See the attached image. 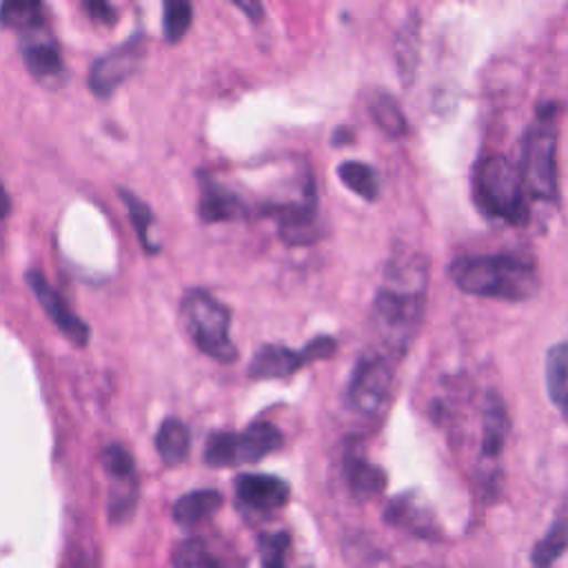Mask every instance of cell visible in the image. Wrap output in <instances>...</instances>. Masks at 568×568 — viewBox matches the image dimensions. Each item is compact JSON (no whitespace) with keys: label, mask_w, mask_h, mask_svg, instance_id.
<instances>
[{"label":"cell","mask_w":568,"mask_h":568,"mask_svg":"<svg viewBox=\"0 0 568 568\" xmlns=\"http://www.w3.org/2000/svg\"><path fill=\"white\" fill-rule=\"evenodd\" d=\"M173 568H226V564L209 548L204 539L191 537L175 546Z\"/></svg>","instance_id":"obj_23"},{"label":"cell","mask_w":568,"mask_h":568,"mask_svg":"<svg viewBox=\"0 0 568 568\" xmlns=\"http://www.w3.org/2000/svg\"><path fill=\"white\" fill-rule=\"evenodd\" d=\"M102 462L106 473L124 484H135V466L131 453L120 444H109L102 453Z\"/></svg>","instance_id":"obj_27"},{"label":"cell","mask_w":568,"mask_h":568,"mask_svg":"<svg viewBox=\"0 0 568 568\" xmlns=\"http://www.w3.org/2000/svg\"><path fill=\"white\" fill-rule=\"evenodd\" d=\"M384 519L390 526H397L419 537H435L437 530L430 508L415 493L393 497L384 510Z\"/></svg>","instance_id":"obj_12"},{"label":"cell","mask_w":568,"mask_h":568,"mask_svg":"<svg viewBox=\"0 0 568 568\" xmlns=\"http://www.w3.org/2000/svg\"><path fill=\"white\" fill-rule=\"evenodd\" d=\"M448 273L457 288L479 297L524 302L539 293L537 266L519 253H473L450 262Z\"/></svg>","instance_id":"obj_2"},{"label":"cell","mask_w":568,"mask_h":568,"mask_svg":"<svg viewBox=\"0 0 568 568\" xmlns=\"http://www.w3.org/2000/svg\"><path fill=\"white\" fill-rule=\"evenodd\" d=\"M473 200L481 215L521 226L528 222L526 191L519 169L504 155H484L473 169Z\"/></svg>","instance_id":"obj_4"},{"label":"cell","mask_w":568,"mask_h":568,"mask_svg":"<svg viewBox=\"0 0 568 568\" xmlns=\"http://www.w3.org/2000/svg\"><path fill=\"white\" fill-rule=\"evenodd\" d=\"M335 348H337V342L331 335H317L313 342H308L297 351L284 344H264L262 348L255 351L248 364V377L253 379L288 377L315 359L331 357Z\"/></svg>","instance_id":"obj_8"},{"label":"cell","mask_w":568,"mask_h":568,"mask_svg":"<svg viewBox=\"0 0 568 568\" xmlns=\"http://www.w3.org/2000/svg\"><path fill=\"white\" fill-rule=\"evenodd\" d=\"M291 546L288 532H266L260 537V557H262V568H286V552Z\"/></svg>","instance_id":"obj_28"},{"label":"cell","mask_w":568,"mask_h":568,"mask_svg":"<svg viewBox=\"0 0 568 568\" xmlns=\"http://www.w3.org/2000/svg\"><path fill=\"white\" fill-rule=\"evenodd\" d=\"M42 29H36V33L29 31L24 36L22 58H24V62H27V67L33 75L49 78V75L60 73L62 58H60V49H58L55 40L49 33H44Z\"/></svg>","instance_id":"obj_13"},{"label":"cell","mask_w":568,"mask_h":568,"mask_svg":"<svg viewBox=\"0 0 568 568\" xmlns=\"http://www.w3.org/2000/svg\"><path fill=\"white\" fill-rule=\"evenodd\" d=\"M7 211H9V195H7L4 186L0 184V220L7 215Z\"/></svg>","instance_id":"obj_32"},{"label":"cell","mask_w":568,"mask_h":568,"mask_svg":"<svg viewBox=\"0 0 568 568\" xmlns=\"http://www.w3.org/2000/svg\"><path fill=\"white\" fill-rule=\"evenodd\" d=\"M246 204L242 202V197L237 193H233L231 189L213 182V180H204L202 186V200H200V215L206 222H220V220H237L242 215H246Z\"/></svg>","instance_id":"obj_14"},{"label":"cell","mask_w":568,"mask_h":568,"mask_svg":"<svg viewBox=\"0 0 568 568\" xmlns=\"http://www.w3.org/2000/svg\"><path fill=\"white\" fill-rule=\"evenodd\" d=\"M237 7L244 9V11H248L253 20H260V16H262V4H257V2H253V4H248V2H237Z\"/></svg>","instance_id":"obj_31"},{"label":"cell","mask_w":568,"mask_h":568,"mask_svg":"<svg viewBox=\"0 0 568 568\" xmlns=\"http://www.w3.org/2000/svg\"><path fill=\"white\" fill-rule=\"evenodd\" d=\"M544 371L548 397L568 419V342H559L548 348Z\"/></svg>","instance_id":"obj_17"},{"label":"cell","mask_w":568,"mask_h":568,"mask_svg":"<svg viewBox=\"0 0 568 568\" xmlns=\"http://www.w3.org/2000/svg\"><path fill=\"white\" fill-rule=\"evenodd\" d=\"M193 18V7L186 0L164 2V36L169 42H178L189 29Z\"/></svg>","instance_id":"obj_26"},{"label":"cell","mask_w":568,"mask_h":568,"mask_svg":"<svg viewBox=\"0 0 568 568\" xmlns=\"http://www.w3.org/2000/svg\"><path fill=\"white\" fill-rule=\"evenodd\" d=\"M84 9L98 22H111L115 18V9L109 2H95V0L93 2H84Z\"/></svg>","instance_id":"obj_30"},{"label":"cell","mask_w":568,"mask_h":568,"mask_svg":"<svg viewBox=\"0 0 568 568\" xmlns=\"http://www.w3.org/2000/svg\"><path fill=\"white\" fill-rule=\"evenodd\" d=\"M428 262L417 255H397L388 262L384 282L371 306L377 351L397 359L413 344L426 306Z\"/></svg>","instance_id":"obj_1"},{"label":"cell","mask_w":568,"mask_h":568,"mask_svg":"<svg viewBox=\"0 0 568 568\" xmlns=\"http://www.w3.org/2000/svg\"><path fill=\"white\" fill-rule=\"evenodd\" d=\"M182 322L195 342V346L209 357L229 364L237 357V348L231 342L229 308L204 288H191L180 304Z\"/></svg>","instance_id":"obj_5"},{"label":"cell","mask_w":568,"mask_h":568,"mask_svg":"<svg viewBox=\"0 0 568 568\" xmlns=\"http://www.w3.org/2000/svg\"><path fill=\"white\" fill-rule=\"evenodd\" d=\"M568 548V517L557 519L532 548V566L550 568Z\"/></svg>","instance_id":"obj_21"},{"label":"cell","mask_w":568,"mask_h":568,"mask_svg":"<svg viewBox=\"0 0 568 568\" xmlns=\"http://www.w3.org/2000/svg\"><path fill=\"white\" fill-rule=\"evenodd\" d=\"M368 109H371V115L375 120V124L386 131L388 135L393 138H399L406 133V118L397 104V100L384 91L375 93L368 102Z\"/></svg>","instance_id":"obj_24"},{"label":"cell","mask_w":568,"mask_h":568,"mask_svg":"<svg viewBox=\"0 0 568 568\" xmlns=\"http://www.w3.org/2000/svg\"><path fill=\"white\" fill-rule=\"evenodd\" d=\"M395 362L377 348L359 355L346 384V402L353 410L375 415L386 406L395 382Z\"/></svg>","instance_id":"obj_7"},{"label":"cell","mask_w":568,"mask_h":568,"mask_svg":"<svg viewBox=\"0 0 568 568\" xmlns=\"http://www.w3.org/2000/svg\"><path fill=\"white\" fill-rule=\"evenodd\" d=\"M191 446V433L186 424L178 417H166L155 435V448L164 464H180Z\"/></svg>","instance_id":"obj_19"},{"label":"cell","mask_w":568,"mask_h":568,"mask_svg":"<svg viewBox=\"0 0 568 568\" xmlns=\"http://www.w3.org/2000/svg\"><path fill=\"white\" fill-rule=\"evenodd\" d=\"M337 175L344 186H348L353 193L359 197L373 202L379 195V180L377 173L371 164L357 162V160H346L337 166Z\"/></svg>","instance_id":"obj_20"},{"label":"cell","mask_w":568,"mask_h":568,"mask_svg":"<svg viewBox=\"0 0 568 568\" xmlns=\"http://www.w3.org/2000/svg\"><path fill=\"white\" fill-rule=\"evenodd\" d=\"M481 417V453L486 457H497L504 450L508 435V413L499 393L490 390L486 395Z\"/></svg>","instance_id":"obj_15"},{"label":"cell","mask_w":568,"mask_h":568,"mask_svg":"<svg viewBox=\"0 0 568 568\" xmlns=\"http://www.w3.org/2000/svg\"><path fill=\"white\" fill-rule=\"evenodd\" d=\"M408 568H433V566H426V564H415V566H408Z\"/></svg>","instance_id":"obj_33"},{"label":"cell","mask_w":568,"mask_h":568,"mask_svg":"<svg viewBox=\"0 0 568 568\" xmlns=\"http://www.w3.org/2000/svg\"><path fill=\"white\" fill-rule=\"evenodd\" d=\"M27 282L33 291V295L40 300L42 308L51 317V322L75 344H87L89 339V326L67 306L62 295L47 282V277L40 271H29Z\"/></svg>","instance_id":"obj_11"},{"label":"cell","mask_w":568,"mask_h":568,"mask_svg":"<svg viewBox=\"0 0 568 568\" xmlns=\"http://www.w3.org/2000/svg\"><path fill=\"white\" fill-rule=\"evenodd\" d=\"M528 197L557 202L559 171H557V104L544 102L526 129L521 144V164L517 166Z\"/></svg>","instance_id":"obj_3"},{"label":"cell","mask_w":568,"mask_h":568,"mask_svg":"<svg viewBox=\"0 0 568 568\" xmlns=\"http://www.w3.org/2000/svg\"><path fill=\"white\" fill-rule=\"evenodd\" d=\"M415 36H417V29H415V20H410L399 33H397V64L402 69V73H410L413 64H415Z\"/></svg>","instance_id":"obj_29"},{"label":"cell","mask_w":568,"mask_h":568,"mask_svg":"<svg viewBox=\"0 0 568 568\" xmlns=\"http://www.w3.org/2000/svg\"><path fill=\"white\" fill-rule=\"evenodd\" d=\"M344 473H346L348 488L357 499H371V497L379 495L386 486L384 470L379 466L371 464L366 457L355 455V453L346 455Z\"/></svg>","instance_id":"obj_16"},{"label":"cell","mask_w":568,"mask_h":568,"mask_svg":"<svg viewBox=\"0 0 568 568\" xmlns=\"http://www.w3.org/2000/svg\"><path fill=\"white\" fill-rule=\"evenodd\" d=\"M122 200H124L126 206H129V213H131V220H133V226H135V231H138V235H140L142 246H144L149 253H153V251L158 248V242L151 237V226H153V222H155L151 209H149L142 200H138L133 193H129V191H122Z\"/></svg>","instance_id":"obj_25"},{"label":"cell","mask_w":568,"mask_h":568,"mask_svg":"<svg viewBox=\"0 0 568 568\" xmlns=\"http://www.w3.org/2000/svg\"><path fill=\"white\" fill-rule=\"evenodd\" d=\"M220 506H222V495L217 490L213 488L191 490L173 504V519L182 526H193L215 515Z\"/></svg>","instance_id":"obj_18"},{"label":"cell","mask_w":568,"mask_h":568,"mask_svg":"<svg viewBox=\"0 0 568 568\" xmlns=\"http://www.w3.org/2000/svg\"><path fill=\"white\" fill-rule=\"evenodd\" d=\"M140 33H135L131 40L118 44L102 58H98L89 73V84L98 95H109L131 71L138 67L142 49H140Z\"/></svg>","instance_id":"obj_9"},{"label":"cell","mask_w":568,"mask_h":568,"mask_svg":"<svg viewBox=\"0 0 568 568\" xmlns=\"http://www.w3.org/2000/svg\"><path fill=\"white\" fill-rule=\"evenodd\" d=\"M0 22L11 29H20L24 33L44 27V7L40 2L13 0L0 7Z\"/></svg>","instance_id":"obj_22"},{"label":"cell","mask_w":568,"mask_h":568,"mask_svg":"<svg viewBox=\"0 0 568 568\" xmlns=\"http://www.w3.org/2000/svg\"><path fill=\"white\" fill-rule=\"evenodd\" d=\"M282 446V433L268 422H253L240 433L220 430L206 439L204 462L209 466L253 464Z\"/></svg>","instance_id":"obj_6"},{"label":"cell","mask_w":568,"mask_h":568,"mask_svg":"<svg viewBox=\"0 0 568 568\" xmlns=\"http://www.w3.org/2000/svg\"><path fill=\"white\" fill-rule=\"evenodd\" d=\"M235 497L237 504H242L244 508L266 513L282 508L291 497V488L284 479L275 475L244 473L235 479Z\"/></svg>","instance_id":"obj_10"}]
</instances>
